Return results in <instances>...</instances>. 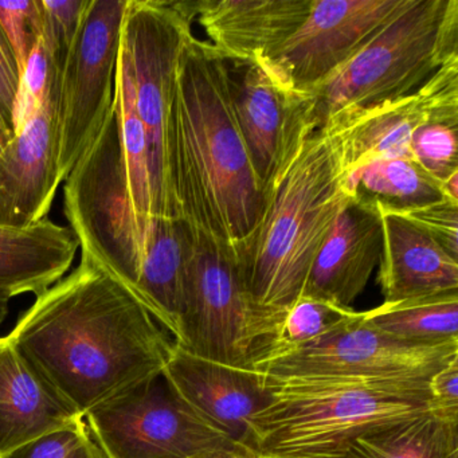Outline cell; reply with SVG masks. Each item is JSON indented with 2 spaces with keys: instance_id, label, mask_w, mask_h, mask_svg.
<instances>
[{
  "instance_id": "7c38bea8",
  "label": "cell",
  "mask_w": 458,
  "mask_h": 458,
  "mask_svg": "<svg viewBox=\"0 0 458 458\" xmlns=\"http://www.w3.org/2000/svg\"><path fill=\"white\" fill-rule=\"evenodd\" d=\"M229 92L254 170L267 190L318 128L312 98L296 89L269 57L230 63Z\"/></svg>"
},
{
  "instance_id": "e0dca14e",
  "label": "cell",
  "mask_w": 458,
  "mask_h": 458,
  "mask_svg": "<svg viewBox=\"0 0 458 458\" xmlns=\"http://www.w3.org/2000/svg\"><path fill=\"white\" fill-rule=\"evenodd\" d=\"M382 216L355 199L337 216L310 267L301 297L348 310L363 293L382 256Z\"/></svg>"
},
{
  "instance_id": "d590c367",
  "label": "cell",
  "mask_w": 458,
  "mask_h": 458,
  "mask_svg": "<svg viewBox=\"0 0 458 458\" xmlns=\"http://www.w3.org/2000/svg\"><path fill=\"white\" fill-rule=\"evenodd\" d=\"M428 390L437 412L458 418V356L430 377Z\"/></svg>"
},
{
  "instance_id": "f35d334b",
  "label": "cell",
  "mask_w": 458,
  "mask_h": 458,
  "mask_svg": "<svg viewBox=\"0 0 458 458\" xmlns=\"http://www.w3.org/2000/svg\"><path fill=\"white\" fill-rule=\"evenodd\" d=\"M9 302L10 299L0 294V326L4 323L9 315Z\"/></svg>"
},
{
  "instance_id": "9c48e42d",
  "label": "cell",
  "mask_w": 458,
  "mask_h": 458,
  "mask_svg": "<svg viewBox=\"0 0 458 458\" xmlns=\"http://www.w3.org/2000/svg\"><path fill=\"white\" fill-rule=\"evenodd\" d=\"M192 22L173 0H128L120 49L132 76L148 149L152 216L176 218L168 184L165 133L174 82Z\"/></svg>"
},
{
  "instance_id": "d6a6232c",
  "label": "cell",
  "mask_w": 458,
  "mask_h": 458,
  "mask_svg": "<svg viewBox=\"0 0 458 458\" xmlns=\"http://www.w3.org/2000/svg\"><path fill=\"white\" fill-rule=\"evenodd\" d=\"M0 29L4 31L20 68L21 79L29 57L42 36V14L39 0L2 2L0 0Z\"/></svg>"
},
{
  "instance_id": "f1b7e54d",
  "label": "cell",
  "mask_w": 458,
  "mask_h": 458,
  "mask_svg": "<svg viewBox=\"0 0 458 458\" xmlns=\"http://www.w3.org/2000/svg\"><path fill=\"white\" fill-rule=\"evenodd\" d=\"M88 4L89 0H39L42 37L60 73L81 28Z\"/></svg>"
},
{
  "instance_id": "9a60e30c",
  "label": "cell",
  "mask_w": 458,
  "mask_h": 458,
  "mask_svg": "<svg viewBox=\"0 0 458 458\" xmlns=\"http://www.w3.org/2000/svg\"><path fill=\"white\" fill-rule=\"evenodd\" d=\"M57 96L58 90L0 152V226L29 227L49 216L61 184Z\"/></svg>"
},
{
  "instance_id": "5b68a950",
  "label": "cell",
  "mask_w": 458,
  "mask_h": 458,
  "mask_svg": "<svg viewBox=\"0 0 458 458\" xmlns=\"http://www.w3.org/2000/svg\"><path fill=\"white\" fill-rule=\"evenodd\" d=\"M457 55L458 0H407L358 55L304 92L321 127L337 114L415 92Z\"/></svg>"
},
{
  "instance_id": "603a6c76",
  "label": "cell",
  "mask_w": 458,
  "mask_h": 458,
  "mask_svg": "<svg viewBox=\"0 0 458 458\" xmlns=\"http://www.w3.org/2000/svg\"><path fill=\"white\" fill-rule=\"evenodd\" d=\"M321 458H458V418L434 411L391 423Z\"/></svg>"
},
{
  "instance_id": "30bf717a",
  "label": "cell",
  "mask_w": 458,
  "mask_h": 458,
  "mask_svg": "<svg viewBox=\"0 0 458 458\" xmlns=\"http://www.w3.org/2000/svg\"><path fill=\"white\" fill-rule=\"evenodd\" d=\"M128 0H89L58 81L55 148L61 183L111 114Z\"/></svg>"
},
{
  "instance_id": "7402d4cb",
  "label": "cell",
  "mask_w": 458,
  "mask_h": 458,
  "mask_svg": "<svg viewBox=\"0 0 458 458\" xmlns=\"http://www.w3.org/2000/svg\"><path fill=\"white\" fill-rule=\"evenodd\" d=\"M332 119L342 125L351 173L369 160L411 159L412 132L426 122L415 92Z\"/></svg>"
},
{
  "instance_id": "8992f818",
  "label": "cell",
  "mask_w": 458,
  "mask_h": 458,
  "mask_svg": "<svg viewBox=\"0 0 458 458\" xmlns=\"http://www.w3.org/2000/svg\"><path fill=\"white\" fill-rule=\"evenodd\" d=\"M192 235L174 343L198 358L256 371L275 351L285 318L257 304L233 250Z\"/></svg>"
},
{
  "instance_id": "4316f807",
  "label": "cell",
  "mask_w": 458,
  "mask_h": 458,
  "mask_svg": "<svg viewBox=\"0 0 458 458\" xmlns=\"http://www.w3.org/2000/svg\"><path fill=\"white\" fill-rule=\"evenodd\" d=\"M458 125L425 122L412 132L411 159L437 183L458 171Z\"/></svg>"
},
{
  "instance_id": "d6986e66",
  "label": "cell",
  "mask_w": 458,
  "mask_h": 458,
  "mask_svg": "<svg viewBox=\"0 0 458 458\" xmlns=\"http://www.w3.org/2000/svg\"><path fill=\"white\" fill-rule=\"evenodd\" d=\"M379 214L383 245L377 280L385 302L458 292V259L409 222Z\"/></svg>"
},
{
  "instance_id": "44dd1931",
  "label": "cell",
  "mask_w": 458,
  "mask_h": 458,
  "mask_svg": "<svg viewBox=\"0 0 458 458\" xmlns=\"http://www.w3.org/2000/svg\"><path fill=\"white\" fill-rule=\"evenodd\" d=\"M192 230L178 218H155L148 256L133 296L176 339Z\"/></svg>"
},
{
  "instance_id": "5bb4252c",
  "label": "cell",
  "mask_w": 458,
  "mask_h": 458,
  "mask_svg": "<svg viewBox=\"0 0 458 458\" xmlns=\"http://www.w3.org/2000/svg\"><path fill=\"white\" fill-rule=\"evenodd\" d=\"M179 398L208 428L254 452L253 420L275 398V383L174 347L163 371Z\"/></svg>"
},
{
  "instance_id": "52a82bcc",
  "label": "cell",
  "mask_w": 458,
  "mask_h": 458,
  "mask_svg": "<svg viewBox=\"0 0 458 458\" xmlns=\"http://www.w3.org/2000/svg\"><path fill=\"white\" fill-rule=\"evenodd\" d=\"M64 213L81 254L133 294L148 256L155 218H141L133 208L114 108L64 182Z\"/></svg>"
},
{
  "instance_id": "cb8c5ba5",
  "label": "cell",
  "mask_w": 458,
  "mask_h": 458,
  "mask_svg": "<svg viewBox=\"0 0 458 458\" xmlns=\"http://www.w3.org/2000/svg\"><path fill=\"white\" fill-rule=\"evenodd\" d=\"M363 316L377 331L399 342L422 345L458 342V292L383 302Z\"/></svg>"
},
{
  "instance_id": "ab89813d",
  "label": "cell",
  "mask_w": 458,
  "mask_h": 458,
  "mask_svg": "<svg viewBox=\"0 0 458 458\" xmlns=\"http://www.w3.org/2000/svg\"><path fill=\"white\" fill-rule=\"evenodd\" d=\"M4 147L2 146V144H0V152H2V149H4Z\"/></svg>"
},
{
  "instance_id": "8fae6325",
  "label": "cell",
  "mask_w": 458,
  "mask_h": 458,
  "mask_svg": "<svg viewBox=\"0 0 458 458\" xmlns=\"http://www.w3.org/2000/svg\"><path fill=\"white\" fill-rule=\"evenodd\" d=\"M458 356V342L422 345L399 342L351 310L320 336L280 351L256 371L273 380L292 377H415L430 379Z\"/></svg>"
},
{
  "instance_id": "83f0119b",
  "label": "cell",
  "mask_w": 458,
  "mask_h": 458,
  "mask_svg": "<svg viewBox=\"0 0 458 458\" xmlns=\"http://www.w3.org/2000/svg\"><path fill=\"white\" fill-rule=\"evenodd\" d=\"M60 72L53 65L49 50L44 37H39L29 57L28 65L21 79L20 98L15 109L13 130L15 135L30 117L49 100L50 96L58 90Z\"/></svg>"
},
{
  "instance_id": "6da1fadb",
  "label": "cell",
  "mask_w": 458,
  "mask_h": 458,
  "mask_svg": "<svg viewBox=\"0 0 458 458\" xmlns=\"http://www.w3.org/2000/svg\"><path fill=\"white\" fill-rule=\"evenodd\" d=\"M7 337L82 418L162 374L175 347L148 310L84 254Z\"/></svg>"
},
{
  "instance_id": "ac0fdd59",
  "label": "cell",
  "mask_w": 458,
  "mask_h": 458,
  "mask_svg": "<svg viewBox=\"0 0 458 458\" xmlns=\"http://www.w3.org/2000/svg\"><path fill=\"white\" fill-rule=\"evenodd\" d=\"M84 418L14 347L0 337V458Z\"/></svg>"
},
{
  "instance_id": "1f68e13d",
  "label": "cell",
  "mask_w": 458,
  "mask_h": 458,
  "mask_svg": "<svg viewBox=\"0 0 458 458\" xmlns=\"http://www.w3.org/2000/svg\"><path fill=\"white\" fill-rule=\"evenodd\" d=\"M2 458H106L85 420L45 434Z\"/></svg>"
},
{
  "instance_id": "4fadbf2b",
  "label": "cell",
  "mask_w": 458,
  "mask_h": 458,
  "mask_svg": "<svg viewBox=\"0 0 458 458\" xmlns=\"http://www.w3.org/2000/svg\"><path fill=\"white\" fill-rule=\"evenodd\" d=\"M407 0H312L310 15L270 60L308 90L342 68Z\"/></svg>"
},
{
  "instance_id": "2e32d148",
  "label": "cell",
  "mask_w": 458,
  "mask_h": 458,
  "mask_svg": "<svg viewBox=\"0 0 458 458\" xmlns=\"http://www.w3.org/2000/svg\"><path fill=\"white\" fill-rule=\"evenodd\" d=\"M176 6L198 21L224 60L248 63L272 55L307 20L312 0H184Z\"/></svg>"
},
{
  "instance_id": "f546056e",
  "label": "cell",
  "mask_w": 458,
  "mask_h": 458,
  "mask_svg": "<svg viewBox=\"0 0 458 458\" xmlns=\"http://www.w3.org/2000/svg\"><path fill=\"white\" fill-rule=\"evenodd\" d=\"M351 310H353L352 308L344 310L320 300L300 297L286 316L280 339L272 355L320 336Z\"/></svg>"
},
{
  "instance_id": "74e56055",
  "label": "cell",
  "mask_w": 458,
  "mask_h": 458,
  "mask_svg": "<svg viewBox=\"0 0 458 458\" xmlns=\"http://www.w3.org/2000/svg\"><path fill=\"white\" fill-rule=\"evenodd\" d=\"M15 133L4 122V116L0 114V144L6 147L14 139Z\"/></svg>"
},
{
  "instance_id": "3957f363",
  "label": "cell",
  "mask_w": 458,
  "mask_h": 458,
  "mask_svg": "<svg viewBox=\"0 0 458 458\" xmlns=\"http://www.w3.org/2000/svg\"><path fill=\"white\" fill-rule=\"evenodd\" d=\"M351 167L336 119L305 138L265 190L261 219L237 259L257 304L285 318L337 216L355 199Z\"/></svg>"
},
{
  "instance_id": "ba28073f",
  "label": "cell",
  "mask_w": 458,
  "mask_h": 458,
  "mask_svg": "<svg viewBox=\"0 0 458 458\" xmlns=\"http://www.w3.org/2000/svg\"><path fill=\"white\" fill-rule=\"evenodd\" d=\"M84 420L106 458H259L208 428L163 372L93 407Z\"/></svg>"
},
{
  "instance_id": "4dcf8cb0",
  "label": "cell",
  "mask_w": 458,
  "mask_h": 458,
  "mask_svg": "<svg viewBox=\"0 0 458 458\" xmlns=\"http://www.w3.org/2000/svg\"><path fill=\"white\" fill-rule=\"evenodd\" d=\"M377 206V205H375ZM383 214L398 216L436 241L453 259H458V202L442 198L428 205L404 208H382Z\"/></svg>"
},
{
  "instance_id": "8d00e7d4",
  "label": "cell",
  "mask_w": 458,
  "mask_h": 458,
  "mask_svg": "<svg viewBox=\"0 0 458 458\" xmlns=\"http://www.w3.org/2000/svg\"><path fill=\"white\" fill-rule=\"evenodd\" d=\"M441 192L444 198L458 202V171L441 183Z\"/></svg>"
},
{
  "instance_id": "ffe728a7",
  "label": "cell",
  "mask_w": 458,
  "mask_h": 458,
  "mask_svg": "<svg viewBox=\"0 0 458 458\" xmlns=\"http://www.w3.org/2000/svg\"><path fill=\"white\" fill-rule=\"evenodd\" d=\"M79 249L73 230L49 216L29 227L0 226V294L39 296L65 277Z\"/></svg>"
},
{
  "instance_id": "e575fe53",
  "label": "cell",
  "mask_w": 458,
  "mask_h": 458,
  "mask_svg": "<svg viewBox=\"0 0 458 458\" xmlns=\"http://www.w3.org/2000/svg\"><path fill=\"white\" fill-rule=\"evenodd\" d=\"M20 90V68L14 53L0 29V114L12 130Z\"/></svg>"
},
{
  "instance_id": "484cf974",
  "label": "cell",
  "mask_w": 458,
  "mask_h": 458,
  "mask_svg": "<svg viewBox=\"0 0 458 458\" xmlns=\"http://www.w3.org/2000/svg\"><path fill=\"white\" fill-rule=\"evenodd\" d=\"M114 112L119 125L123 159H124L128 189H130L133 208L141 218H154L146 133L136 112L132 76H131L127 57L122 49L117 61Z\"/></svg>"
},
{
  "instance_id": "d4e9b609",
  "label": "cell",
  "mask_w": 458,
  "mask_h": 458,
  "mask_svg": "<svg viewBox=\"0 0 458 458\" xmlns=\"http://www.w3.org/2000/svg\"><path fill=\"white\" fill-rule=\"evenodd\" d=\"M358 199L382 208H404L442 199L439 183L412 159H374L348 176Z\"/></svg>"
},
{
  "instance_id": "277c9868",
  "label": "cell",
  "mask_w": 458,
  "mask_h": 458,
  "mask_svg": "<svg viewBox=\"0 0 458 458\" xmlns=\"http://www.w3.org/2000/svg\"><path fill=\"white\" fill-rule=\"evenodd\" d=\"M270 380L275 398L253 420L254 452L259 458L326 457L369 431L436 411L430 379Z\"/></svg>"
},
{
  "instance_id": "836d02e7",
  "label": "cell",
  "mask_w": 458,
  "mask_h": 458,
  "mask_svg": "<svg viewBox=\"0 0 458 458\" xmlns=\"http://www.w3.org/2000/svg\"><path fill=\"white\" fill-rule=\"evenodd\" d=\"M415 95L426 122L458 125V55L439 66Z\"/></svg>"
},
{
  "instance_id": "7a4b0ae2",
  "label": "cell",
  "mask_w": 458,
  "mask_h": 458,
  "mask_svg": "<svg viewBox=\"0 0 458 458\" xmlns=\"http://www.w3.org/2000/svg\"><path fill=\"white\" fill-rule=\"evenodd\" d=\"M165 155L176 218L237 257L261 219L265 186L235 120L229 63L194 33L176 68Z\"/></svg>"
}]
</instances>
